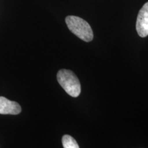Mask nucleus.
I'll return each instance as SVG.
<instances>
[{
	"label": "nucleus",
	"mask_w": 148,
	"mask_h": 148,
	"mask_svg": "<svg viewBox=\"0 0 148 148\" xmlns=\"http://www.w3.org/2000/svg\"><path fill=\"white\" fill-rule=\"evenodd\" d=\"M68 28L78 38L85 42L91 41L93 32L90 25L83 18L76 16H68L65 18Z\"/></svg>",
	"instance_id": "f257e3e1"
},
{
	"label": "nucleus",
	"mask_w": 148,
	"mask_h": 148,
	"mask_svg": "<svg viewBox=\"0 0 148 148\" xmlns=\"http://www.w3.org/2000/svg\"><path fill=\"white\" fill-rule=\"evenodd\" d=\"M57 79L67 94L73 97H78L81 92V85L75 74L71 70L60 69L57 73Z\"/></svg>",
	"instance_id": "f03ea898"
},
{
	"label": "nucleus",
	"mask_w": 148,
	"mask_h": 148,
	"mask_svg": "<svg viewBox=\"0 0 148 148\" xmlns=\"http://www.w3.org/2000/svg\"><path fill=\"white\" fill-rule=\"evenodd\" d=\"M136 29L138 36H148V1L145 3L138 12L136 19Z\"/></svg>",
	"instance_id": "7ed1b4c3"
},
{
	"label": "nucleus",
	"mask_w": 148,
	"mask_h": 148,
	"mask_svg": "<svg viewBox=\"0 0 148 148\" xmlns=\"http://www.w3.org/2000/svg\"><path fill=\"white\" fill-rule=\"evenodd\" d=\"M21 111V107L17 102L0 96V114H18Z\"/></svg>",
	"instance_id": "20e7f679"
},
{
	"label": "nucleus",
	"mask_w": 148,
	"mask_h": 148,
	"mask_svg": "<svg viewBox=\"0 0 148 148\" xmlns=\"http://www.w3.org/2000/svg\"><path fill=\"white\" fill-rule=\"evenodd\" d=\"M62 142L64 148H79L78 144L75 140L68 134H65L62 136Z\"/></svg>",
	"instance_id": "39448f33"
}]
</instances>
